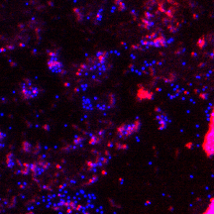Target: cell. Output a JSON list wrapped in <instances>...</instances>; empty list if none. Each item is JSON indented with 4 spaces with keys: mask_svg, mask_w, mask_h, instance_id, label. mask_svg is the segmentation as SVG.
<instances>
[{
    "mask_svg": "<svg viewBox=\"0 0 214 214\" xmlns=\"http://www.w3.org/2000/svg\"><path fill=\"white\" fill-rule=\"evenodd\" d=\"M40 87L33 80L25 78L20 83V93L24 99H34L40 95Z\"/></svg>",
    "mask_w": 214,
    "mask_h": 214,
    "instance_id": "cell-1",
    "label": "cell"
},
{
    "mask_svg": "<svg viewBox=\"0 0 214 214\" xmlns=\"http://www.w3.org/2000/svg\"><path fill=\"white\" fill-rule=\"evenodd\" d=\"M48 67L54 74H63L64 73V65L56 53H49Z\"/></svg>",
    "mask_w": 214,
    "mask_h": 214,
    "instance_id": "cell-2",
    "label": "cell"
},
{
    "mask_svg": "<svg viewBox=\"0 0 214 214\" xmlns=\"http://www.w3.org/2000/svg\"><path fill=\"white\" fill-rule=\"evenodd\" d=\"M139 128V123L135 122L132 124H126L123 125L122 127H120L118 129V133L120 136L125 137V136H130L131 134H133L134 132H136Z\"/></svg>",
    "mask_w": 214,
    "mask_h": 214,
    "instance_id": "cell-3",
    "label": "cell"
}]
</instances>
